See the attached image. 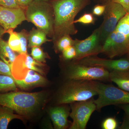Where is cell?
<instances>
[{"label": "cell", "instance_id": "ba28073f", "mask_svg": "<svg viewBox=\"0 0 129 129\" xmlns=\"http://www.w3.org/2000/svg\"><path fill=\"white\" fill-rule=\"evenodd\" d=\"M106 5L104 19L99 27L101 41L103 45L109 35L115 29L119 22L127 14L124 8L118 3L111 1Z\"/></svg>", "mask_w": 129, "mask_h": 129}, {"label": "cell", "instance_id": "9a60e30c", "mask_svg": "<svg viewBox=\"0 0 129 129\" xmlns=\"http://www.w3.org/2000/svg\"><path fill=\"white\" fill-rule=\"evenodd\" d=\"M49 114L53 123L54 128L65 129L69 127L70 109L65 106L51 108L49 111Z\"/></svg>", "mask_w": 129, "mask_h": 129}, {"label": "cell", "instance_id": "d590c367", "mask_svg": "<svg viewBox=\"0 0 129 129\" xmlns=\"http://www.w3.org/2000/svg\"><path fill=\"white\" fill-rule=\"evenodd\" d=\"M35 1H43L47 2L49 0H34Z\"/></svg>", "mask_w": 129, "mask_h": 129}, {"label": "cell", "instance_id": "484cf974", "mask_svg": "<svg viewBox=\"0 0 129 129\" xmlns=\"http://www.w3.org/2000/svg\"><path fill=\"white\" fill-rule=\"evenodd\" d=\"M118 122L115 118H107L102 123V127L103 129H115L118 127Z\"/></svg>", "mask_w": 129, "mask_h": 129}, {"label": "cell", "instance_id": "8fae6325", "mask_svg": "<svg viewBox=\"0 0 129 129\" xmlns=\"http://www.w3.org/2000/svg\"><path fill=\"white\" fill-rule=\"evenodd\" d=\"M43 63L34 59L28 53H21L17 56L12 65L11 72L14 80H22L25 78L29 70H34L43 75L45 74Z\"/></svg>", "mask_w": 129, "mask_h": 129}, {"label": "cell", "instance_id": "5b68a950", "mask_svg": "<svg viewBox=\"0 0 129 129\" xmlns=\"http://www.w3.org/2000/svg\"><path fill=\"white\" fill-rule=\"evenodd\" d=\"M25 9L26 21L44 31L47 36L53 38L54 15L51 4L34 1Z\"/></svg>", "mask_w": 129, "mask_h": 129}, {"label": "cell", "instance_id": "836d02e7", "mask_svg": "<svg viewBox=\"0 0 129 129\" xmlns=\"http://www.w3.org/2000/svg\"><path fill=\"white\" fill-rule=\"evenodd\" d=\"M6 32L3 28L0 25V40L2 39L3 35L6 34Z\"/></svg>", "mask_w": 129, "mask_h": 129}, {"label": "cell", "instance_id": "2e32d148", "mask_svg": "<svg viewBox=\"0 0 129 129\" xmlns=\"http://www.w3.org/2000/svg\"><path fill=\"white\" fill-rule=\"evenodd\" d=\"M109 80L115 83L118 88L129 92V69L110 72Z\"/></svg>", "mask_w": 129, "mask_h": 129}, {"label": "cell", "instance_id": "4dcf8cb0", "mask_svg": "<svg viewBox=\"0 0 129 129\" xmlns=\"http://www.w3.org/2000/svg\"><path fill=\"white\" fill-rule=\"evenodd\" d=\"M111 1L120 4L127 13H129V0H111Z\"/></svg>", "mask_w": 129, "mask_h": 129}, {"label": "cell", "instance_id": "3957f363", "mask_svg": "<svg viewBox=\"0 0 129 129\" xmlns=\"http://www.w3.org/2000/svg\"><path fill=\"white\" fill-rule=\"evenodd\" d=\"M102 53L111 59L129 54V13L120 19L108 37Z\"/></svg>", "mask_w": 129, "mask_h": 129}, {"label": "cell", "instance_id": "8d00e7d4", "mask_svg": "<svg viewBox=\"0 0 129 129\" xmlns=\"http://www.w3.org/2000/svg\"><path fill=\"white\" fill-rule=\"evenodd\" d=\"M127 55V58H128V59H129V54H128Z\"/></svg>", "mask_w": 129, "mask_h": 129}, {"label": "cell", "instance_id": "f1b7e54d", "mask_svg": "<svg viewBox=\"0 0 129 129\" xmlns=\"http://www.w3.org/2000/svg\"><path fill=\"white\" fill-rule=\"evenodd\" d=\"M106 7V5H97L93 8L92 13L94 16H101L103 15Z\"/></svg>", "mask_w": 129, "mask_h": 129}, {"label": "cell", "instance_id": "7402d4cb", "mask_svg": "<svg viewBox=\"0 0 129 129\" xmlns=\"http://www.w3.org/2000/svg\"><path fill=\"white\" fill-rule=\"evenodd\" d=\"M14 29H11L6 31V33L9 35L8 44L9 46L14 51L20 53L21 50V43L17 32H14Z\"/></svg>", "mask_w": 129, "mask_h": 129}, {"label": "cell", "instance_id": "8992f818", "mask_svg": "<svg viewBox=\"0 0 129 129\" xmlns=\"http://www.w3.org/2000/svg\"><path fill=\"white\" fill-rule=\"evenodd\" d=\"M98 96L94 100L96 111L110 105L129 104V92L111 84L95 81Z\"/></svg>", "mask_w": 129, "mask_h": 129}, {"label": "cell", "instance_id": "603a6c76", "mask_svg": "<svg viewBox=\"0 0 129 129\" xmlns=\"http://www.w3.org/2000/svg\"><path fill=\"white\" fill-rule=\"evenodd\" d=\"M32 57L37 61L41 63L46 62L47 56L40 46L34 47L31 49Z\"/></svg>", "mask_w": 129, "mask_h": 129}, {"label": "cell", "instance_id": "e0dca14e", "mask_svg": "<svg viewBox=\"0 0 129 129\" xmlns=\"http://www.w3.org/2000/svg\"><path fill=\"white\" fill-rule=\"evenodd\" d=\"M14 111L6 106L0 105V129H7L9 123L15 119L23 120L22 115L14 113Z\"/></svg>", "mask_w": 129, "mask_h": 129}, {"label": "cell", "instance_id": "277c9868", "mask_svg": "<svg viewBox=\"0 0 129 129\" xmlns=\"http://www.w3.org/2000/svg\"><path fill=\"white\" fill-rule=\"evenodd\" d=\"M69 80L58 93L57 101L58 104L63 105L86 101L98 95L95 81Z\"/></svg>", "mask_w": 129, "mask_h": 129}, {"label": "cell", "instance_id": "6da1fadb", "mask_svg": "<svg viewBox=\"0 0 129 129\" xmlns=\"http://www.w3.org/2000/svg\"><path fill=\"white\" fill-rule=\"evenodd\" d=\"M91 0H53L51 5L54 15L53 40L54 43L64 35L78 32L75 25L77 14L90 3Z\"/></svg>", "mask_w": 129, "mask_h": 129}, {"label": "cell", "instance_id": "ac0fdd59", "mask_svg": "<svg viewBox=\"0 0 129 129\" xmlns=\"http://www.w3.org/2000/svg\"><path fill=\"white\" fill-rule=\"evenodd\" d=\"M47 36V35L44 31L38 28H33L28 33V46L30 48L40 46L47 42L52 41V40L48 39Z\"/></svg>", "mask_w": 129, "mask_h": 129}, {"label": "cell", "instance_id": "44dd1931", "mask_svg": "<svg viewBox=\"0 0 129 129\" xmlns=\"http://www.w3.org/2000/svg\"><path fill=\"white\" fill-rule=\"evenodd\" d=\"M74 43V40H73L70 35L63 36L60 38L55 44L56 50L62 52L67 48L73 46Z\"/></svg>", "mask_w": 129, "mask_h": 129}, {"label": "cell", "instance_id": "52a82bcc", "mask_svg": "<svg viewBox=\"0 0 129 129\" xmlns=\"http://www.w3.org/2000/svg\"><path fill=\"white\" fill-rule=\"evenodd\" d=\"M66 73L67 78L69 80L110 81V72L107 70L75 61L68 66Z\"/></svg>", "mask_w": 129, "mask_h": 129}, {"label": "cell", "instance_id": "e575fe53", "mask_svg": "<svg viewBox=\"0 0 129 129\" xmlns=\"http://www.w3.org/2000/svg\"><path fill=\"white\" fill-rule=\"evenodd\" d=\"M111 0H100V2L102 4L106 5L108 3L111 2Z\"/></svg>", "mask_w": 129, "mask_h": 129}, {"label": "cell", "instance_id": "d6a6232c", "mask_svg": "<svg viewBox=\"0 0 129 129\" xmlns=\"http://www.w3.org/2000/svg\"><path fill=\"white\" fill-rule=\"evenodd\" d=\"M120 107L125 113L126 116L125 118L129 120V104L120 105Z\"/></svg>", "mask_w": 129, "mask_h": 129}, {"label": "cell", "instance_id": "d6986e66", "mask_svg": "<svg viewBox=\"0 0 129 129\" xmlns=\"http://www.w3.org/2000/svg\"><path fill=\"white\" fill-rule=\"evenodd\" d=\"M17 56L14 51L9 46L8 42L2 39H1L0 40V59L7 64L11 69Z\"/></svg>", "mask_w": 129, "mask_h": 129}, {"label": "cell", "instance_id": "4316f807", "mask_svg": "<svg viewBox=\"0 0 129 129\" xmlns=\"http://www.w3.org/2000/svg\"><path fill=\"white\" fill-rule=\"evenodd\" d=\"M62 52L63 58L65 60L74 59L76 56V49L73 46L65 49Z\"/></svg>", "mask_w": 129, "mask_h": 129}, {"label": "cell", "instance_id": "4fadbf2b", "mask_svg": "<svg viewBox=\"0 0 129 129\" xmlns=\"http://www.w3.org/2000/svg\"><path fill=\"white\" fill-rule=\"evenodd\" d=\"M25 20V12L22 8L0 6V25L6 32L11 29H14Z\"/></svg>", "mask_w": 129, "mask_h": 129}, {"label": "cell", "instance_id": "7c38bea8", "mask_svg": "<svg viewBox=\"0 0 129 129\" xmlns=\"http://www.w3.org/2000/svg\"><path fill=\"white\" fill-rule=\"evenodd\" d=\"M81 64L101 67L109 71H122L129 69V59L122 58L118 60H113L101 58L96 56H91L84 58L78 61Z\"/></svg>", "mask_w": 129, "mask_h": 129}, {"label": "cell", "instance_id": "7a4b0ae2", "mask_svg": "<svg viewBox=\"0 0 129 129\" xmlns=\"http://www.w3.org/2000/svg\"><path fill=\"white\" fill-rule=\"evenodd\" d=\"M44 92L11 91L0 93V105L11 108L18 114L29 116L36 112L45 102Z\"/></svg>", "mask_w": 129, "mask_h": 129}, {"label": "cell", "instance_id": "9c48e42d", "mask_svg": "<svg viewBox=\"0 0 129 129\" xmlns=\"http://www.w3.org/2000/svg\"><path fill=\"white\" fill-rule=\"evenodd\" d=\"M73 46L76 52V57L74 59V61L102 53L103 45L101 41L99 28L95 29L92 34L85 39L75 40Z\"/></svg>", "mask_w": 129, "mask_h": 129}, {"label": "cell", "instance_id": "5bb4252c", "mask_svg": "<svg viewBox=\"0 0 129 129\" xmlns=\"http://www.w3.org/2000/svg\"><path fill=\"white\" fill-rule=\"evenodd\" d=\"M14 80L17 87L24 90H28L44 86L48 83L47 80L42 76V75L32 70H29L27 75L23 79Z\"/></svg>", "mask_w": 129, "mask_h": 129}, {"label": "cell", "instance_id": "1f68e13d", "mask_svg": "<svg viewBox=\"0 0 129 129\" xmlns=\"http://www.w3.org/2000/svg\"><path fill=\"white\" fill-rule=\"evenodd\" d=\"M18 6L24 9L32 2L34 0H15Z\"/></svg>", "mask_w": 129, "mask_h": 129}, {"label": "cell", "instance_id": "30bf717a", "mask_svg": "<svg viewBox=\"0 0 129 129\" xmlns=\"http://www.w3.org/2000/svg\"><path fill=\"white\" fill-rule=\"evenodd\" d=\"M93 98L71 103L72 112L70 116L73 120L70 129H85L92 113L96 111Z\"/></svg>", "mask_w": 129, "mask_h": 129}, {"label": "cell", "instance_id": "f546056e", "mask_svg": "<svg viewBox=\"0 0 129 129\" xmlns=\"http://www.w3.org/2000/svg\"><path fill=\"white\" fill-rule=\"evenodd\" d=\"M0 6L10 8L20 7L15 0H0Z\"/></svg>", "mask_w": 129, "mask_h": 129}, {"label": "cell", "instance_id": "83f0119b", "mask_svg": "<svg viewBox=\"0 0 129 129\" xmlns=\"http://www.w3.org/2000/svg\"><path fill=\"white\" fill-rule=\"evenodd\" d=\"M0 74L8 75L13 77L10 67L1 59H0Z\"/></svg>", "mask_w": 129, "mask_h": 129}, {"label": "cell", "instance_id": "cb8c5ba5", "mask_svg": "<svg viewBox=\"0 0 129 129\" xmlns=\"http://www.w3.org/2000/svg\"><path fill=\"white\" fill-rule=\"evenodd\" d=\"M17 33L21 43V50L19 54L27 53V44L28 33L26 30L23 29L21 32H17Z\"/></svg>", "mask_w": 129, "mask_h": 129}, {"label": "cell", "instance_id": "ffe728a7", "mask_svg": "<svg viewBox=\"0 0 129 129\" xmlns=\"http://www.w3.org/2000/svg\"><path fill=\"white\" fill-rule=\"evenodd\" d=\"M17 86L11 76L0 74V93L16 91Z\"/></svg>", "mask_w": 129, "mask_h": 129}, {"label": "cell", "instance_id": "d4e9b609", "mask_svg": "<svg viewBox=\"0 0 129 129\" xmlns=\"http://www.w3.org/2000/svg\"><path fill=\"white\" fill-rule=\"evenodd\" d=\"M96 19L92 13H85L79 18L75 20L74 23H80L84 24H94Z\"/></svg>", "mask_w": 129, "mask_h": 129}]
</instances>
